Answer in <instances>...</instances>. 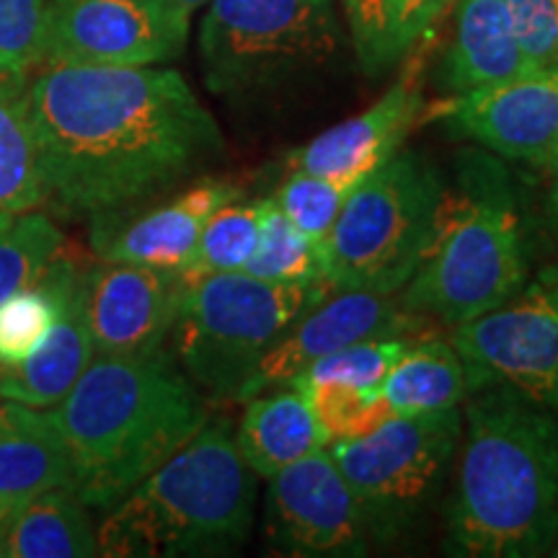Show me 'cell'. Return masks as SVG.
<instances>
[{"instance_id": "7", "label": "cell", "mask_w": 558, "mask_h": 558, "mask_svg": "<svg viewBox=\"0 0 558 558\" xmlns=\"http://www.w3.org/2000/svg\"><path fill=\"white\" fill-rule=\"evenodd\" d=\"M329 292V282L279 284L246 271L186 279L171 329L173 360L205 399L239 403L269 347Z\"/></svg>"}, {"instance_id": "10", "label": "cell", "mask_w": 558, "mask_h": 558, "mask_svg": "<svg viewBox=\"0 0 558 558\" xmlns=\"http://www.w3.org/2000/svg\"><path fill=\"white\" fill-rule=\"evenodd\" d=\"M469 388L507 386L558 409V267L543 269L505 305L452 326Z\"/></svg>"}, {"instance_id": "11", "label": "cell", "mask_w": 558, "mask_h": 558, "mask_svg": "<svg viewBox=\"0 0 558 558\" xmlns=\"http://www.w3.org/2000/svg\"><path fill=\"white\" fill-rule=\"evenodd\" d=\"M190 19L166 0H50L41 65H163L184 52Z\"/></svg>"}, {"instance_id": "19", "label": "cell", "mask_w": 558, "mask_h": 558, "mask_svg": "<svg viewBox=\"0 0 558 558\" xmlns=\"http://www.w3.org/2000/svg\"><path fill=\"white\" fill-rule=\"evenodd\" d=\"M533 70L538 68L522 52L501 0H460L456 37L439 65V83L452 96L514 81Z\"/></svg>"}, {"instance_id": "17", "label": "cell", "mask_w": 558, "mask_h": 558, "mask_svg": "<svg viewBox=\"0 0 558 558\" xmlns=\"http://www.w3.org/2000/svg\"><path fill=\"white\" fill-rule=\"evenodd\" d=\"M422 114V68L409 65L373 107L292 150L288 156L290 171H308L344 184H360L367 173L401 150L403 140Z\"/></svg>"}, {"instance_id": "8", "label": "cell", "mask_w": 558, "mask_h": 558, "mask_svg": "<svg viewBox=\"0 0 558 558\" xmlns=\"http://www.w3.org/2000/svg\"><path fill=\"white\" fill-rule=\"evenodd\" d=\"M333 0H213L199 60L213 94L254 99L308 81L344 50Z\"/></svg>"}, {"instance_id": "4", "label": "cell", "mask_w": 558, "mask_h": 558, "mask_svg": "<svg viewBox=\"0 0 558 558\" xmlns=\"http://www.w3.org/2000/svg\"><path fill=\"white\" fill-rule=\"evenodd\" d=\"M256 473L226 418L209 422L160 469L109 507L101 556H233L254 527Z\"/></svg>"}, {"instance_id": "36", "label": "cell", "mask_w": 558, "mask_h": 558, "mask_svg": "<svg viewBox=\"0 0 558 558\" xmlns=\"http://www.w3.org/2000/svg\"><path fill=\"white\" fill-rule=\"evenodd\" d=\"M166 3H171L177 11L186 13V16H192L194 11L202 9V5H209L213 0H166Z\"/></svg>"}, {"instance_id": "33", "label": "cell", "mask_w": 558, "mask_h": 558, "mask_svg": "<svg viewBox=\"0 0 558 558\" xmlns=\"http://www.w3.org/2000/svg\"><path fill=\"white\" fill-rule=\"evenodd\" d=\"M47 3L0 0V81H26L45 60Z\"/></svg>"}, {"instance_id": "35", "label": "cell", "mask_w": 558, "mask_h": 558, "mask_svg": "<svg viewBox=\"0 0 558 558\" xmlns=\"http://www.w3.org/2000/svg\"><path fill=\"white\" fill-rule=\"evenodd\" d=\"M546 218L558 241V160L548 169V192H546Z\"/></svg>"}, {"instance_id": "6", "label": "cell", "mask_w": 558, "mask_h": 558, "mask_svg": "<svg viewBox=\"0 0 558 558\" xmlns=\"http://www.w3.org/2000/svg\"><path fill=\"white\" fill-rule=\"evenodd\" d=\"M448 181L427 156L393 153L349 192L333 222L329 288L396 295L429 254L448 205Z\"/></svg>"}, {"instance_id": "37", "label": "cell", "mask_w": 558, "mask_h": 558, "mask_svg": "<svg viewBox=\"0 0 558 558\" xmlns=\"http://www.w3.org/2000/svg\"><path fill=\"white\" fill-rule=\"evenodd\" d=\"M550 556H558V535H556V543H554V548H550Z\"/></svg>"}, {"instance_id": "20", "label": "cell", "mask_w": 558, "mask_h": 558, "mask_svg": "<svg viewBox=\"0 0 558 558\" xmlns=\"http://www.w3.org/2000/svg\"><path fill=\"white\" fill-rule=\"evenodd\" d=\"M329 442L308 396L292 386L271 388L248 399L235 429L241 458L264 481L295 460L324 450Z\"/></svg>"}, {"instance_id": "13", "label": "cell", "mask_w": 558, "mask_h": 558, "mask_svg": "<svg viewBox=\"0 0 558 558\" xmlns=\"http://www.w3.org/2000/svg\"><path fill=\"white\" fill-rule=\"evenodd\" d=\"M429 320L422 313L403 308L393 295L362 290L329 292L269 347L243 388L239 403L271 388L290 386L313 362L357 341L432 337Z\"/></svg>"}, {"instance_id": "9", "label": "cell", "mask_w": 558, "mask_h": 558, "mask_svg": "<svg viewBox=\"0 0 558 558\" xmlns=\"http://www.w3.org/2000/svg\"><path fill=\"white\" fill-rule=\"evenodd\" d=\"M463 414L458 407L390 416L362 437L331 439L329 452L357 499L369 546H390L424 525L448 484Z\"/></svg>"}, {"instance_id": "18", "label": "cell", "mask_w": 558, "mask_h": 558, "mask_svg": "<svg viewBox=\"0 0 558 558\" xmlns=\"http://www.w3.org/2000/svg\"><path fill=\"white\" fill-rule=\"evenodd\" d=\"M60 486L73 488V471L54 411L0 403V530Z\"/></svg>"}, {"instance_id": "23", "label": "cell", "mask_w": 558, "mask_h": 558, "mask_svg": "<svg viewBox=\"0 0 558 558\" xmlns=\"http://www.w3.org/2000/svg\"><path fill=\"white\" fill-rule=\"evenodd\" d=\"M101 556L88 507L73 488H50L0 530V558Z\"/></svg>"}, {"instance_id": "26", "label": "cell", "mask_w": 558, "mask_h": 558, "mask_svg": "<svg viewBox=\"0 0 558 558\" xmlns=\"http://www.w3.org/2000/svg\"><path fill=\"white\" fill-rule=\"evenodd\" d=\"M73 256H54L37 284L0 303V373L21 365L37 352L65 311L68 295L81 277Z\"/></svg>"}, {"instance_id": "29", "label": "cell", "mask_w": 558, "mask_h": 558, "mask_svg": "<svg viewBox=\"0 0 558 558\" xmlns=\"http://www.w3.org/2000/svg\"><path fill=\"white\" fill-rule=\"evenodd\" d=\"M62 248L65 239L58 222L39 209L0 230V303L37 284Z\"/></svg>"}, {"instance_id": "14", "label": "cell", "mask_w": 558, "mask_h": 558, "mask_svg": "<svg viewBox=\"0 0 558 558\" xmlns=\"http://www.w3.org/2000/svg\"><path fill=\"white\" fill-rule=\"evenodd\" d=\"M445 122L494 156L548 171L558 160V65L456 96Z\"/></svg>"}, {"instance_id": "12", "label": "cell", "mask_w": 558, "mask_h": 558, "mask_svg": "<svg viewBox=\"0 0 558 558\" xmlns=\"http://www.w3.org/2000/svg\"><path fill=\"white\" fill-rule=\"evenodd\" d=\"M264 535L279 556L357 558L369 541L352 488L333 463L329 445L267 478Z\"/></svg>"}, {"instance_id": "3", "label": "cell", "mask_w": 558, "mask_h": 558, "mask_svg": "<svg viewBox=\"0 0 558 558\" xmlns=\"http://www.w3.org/2000/svg\"><path fill=\"white\" fill-rule=\"evenodd\" d=\"M52 411L68 445L73 492L96 509L128 497L209 418L205 393L171 349L96 354Z\"/></svg>"}, {"instance_id": "32", "label": "cell", "mask_w": 558, "mask_h": 558, "mask_svg": "<svg viewBox=\"0 0 558 558\" xmlns=\"http://www.w3.org/2000/svg\"><path fill=\"white\" fill-rule=\"evenodd\" d=\"M320 427L329 439L362 437L367 432L386 424L393 411L383 399L380 388H354L339 383H320V386L303 388Z\"/></svg>"}, {"instance_id": "16", "label": "cell", "mask_w": 558, "mask_h": 558, "mask_svg": "<svg viewBox=\"0 0 558 558\" xmlns=\"http://www.w3.org/2000/svg\"><path fill=\"white\" fill-rule=\"evenodd\" d=\"M243 197L228 179H199L177 197L143 207L132 218L122 213L90 220V243L101 262L143 264L181 271L197 246L202 228L228 202Z\"/></svg>"}, {"instance_id": "2", "label": "cell", "mask_w": 558, "mask_h": 558, "mask_svg": "<svg viewBox=\"0 0 558 558\" xmlns=\"http://www.w3.org/2000/svg\"><path fill=\"white\" fill-rule=\"evenodd\" d=\"M456 458L445 554L548 556L558 535V409L507 386L471 390Z\"/></svg>"}, {"instance_id": "25", "label": "cell", "mask_w": 558, "mask_h": 558, "mask_svg": "<svg viewBox=\"0 0 558 558\" xmlns=\"http://www.w3.org/2000/svg\"><path fill=\"white\" fill-rule=\"evenodd\" d=\"M47 202L26 81H0V230Z\"/></svg>"}, {"instance_id": "15", "label": "cell", "mask_w": 558, "mask_h": 558, "mask_svg": "<svg viewBox=\"0 0 558 558\" xmlns=\"http://www.w3.org/2000/svg\"><path fill=\"white\" fill-rule=\"evenodd\" d=\"M186 279L177 269L101 262L83 271V305L96 354L166 349Z\"/></svg>"}, {"instance_id": "34", "label": "cell", "mask_w": 558, "mask_h": 558, "mask_svg": "<svg viewBox=\"0 0 558 558\" xmlns=\"http://www.w3.org/2000/svg\"><path fill=\"white\" fill-rule=\"evenodd\" d=\"M535 68L558 65V0H501Z\"/></svg>"}, {"instance_id": "24", "label": "cell", "mask_w": 558, "mask_h": 558, "mask_svg": "<svg viewBox=\"0 0 558 558\" xmlns=\"http://www.w3.org/2000/svg\"><path fill=\"white\" fill-rule=\"evenodd\" d=\"M380 393L393 416H414L452 409L471 393L469 375L452 341L424 337L411 341L399 362L388 369Z\"/></svg>"}, {"instance_id": "22", "label": "cell", "mask_w": 558, "mask_h": 558, "mask_svg": "<svg viewBox=\"0 0 558 558\" xmlns=\"http://www.w3.org/2000/svg\"><path fill=\"white\" fill-rule=\"evenodd\" d=\"M360 68L383 75L401 65L456 0H339Z\"/></svg>"}, {"instance_id": "30", "label": "cell", "mask_w": 558, "mask_h": 558, "mask_svg": "<svg viewBox=\"0 0 558 558\" xmlns=\"http://www.w3.org/2000/svg\"><path fill=\"white\" fill-rule=\"evenodd\" d=\"M354 186L357 184H344L308 171H290L271 202L300 233L326 246L333 222Z\"/></svg>"}, {"instance_id": "28", "label": "cell", "mask_w": 558, "mask_h": 558, "mask_svg": "<svg viewBox=\"0 0 558 558\" xmlns=\"http://www.w3.org/2000/svg\"><path fill=\"white\" fill-rule=\"evenodd\" d=\"M264 202H228L202 228L197 246L181 267L184 279L243 271L262 235Z\"/></svg>"}, {"instance_id": "21", "label": "cell", "mask_w": 558, "mask_h": 558, "mask_svg": "<svg viewBox=\"0 0 558 558\" xmlns=\"http://www.w3.org/2000/svg\"><path fill=\"white\" fill-rule=\"evenodd\" d=\"M83 271L68 295L65 311L37 347V352L21 365L0 373V396L5 401L34 409L58 407L88 367V362L96 357L86 305H83Z\"/></svg>"}, {"instance_id": "5", "label": "cell", "mask_w": 558, "mask_h": 558, "mask_svg": "<svg viewBox=\"0 0 558 558\" xmlns=\"http://www.w3.org/2000/svg\"><path fill=\"white\" fill-rule=\"evenodd\" d=\"M525 282V235L509 173L494 153L463 150L437 239L401 290V305L452 329L505 305Z\"/></svg>"}, {"instance_id": "31", "label": "cell", "mask_w": 558, "mask_h": 558, "mask_svg": "<svg viewBox=\"0 0 558 558\" xmlns=\"http://www.w3.org/2000/svg\"><path fill=\"white\" fill-rule=\"evenodd\" d=\"M411 341L416 339H367L349 344L339 352L329 354V357L313 362V365L300 373L295 380L290 383L292 388H311L320 386V383H339V386H354V388H380L386 380L388 369L399 362V357L407 352Z\"/></svg>"}, {"instance_id": "27", "label": "cell", "mask_w": 558, "mask_h": 558, "mask_svg": "<svg viewBox=\"0 0 558 558\" xmlns=\"http://www.w3.org/2000/svg\"><path fill=\"white\" fill-rule=\"evenodd\" d=\"M243 271L264 282L318 284L329 282V254L326 246L311 241L279 213L271 197L264 202L259 246Z\"/></svg>"}, {"instance_id": "1", "label": "cell", "mask_w": 558, "mask_h": 558, "mask_svg": "<svg viewBox=\"0 0 558 558\" xmlns=\"http://www.w3.org/2000/svg\"><path fill=\"white\" fill-rule=\"evenodd\" d=\"M26 111L45 205L65 220L135 209L222 153L215 117L171 68L41 65Z\"/></svg>"}]
</instances>
